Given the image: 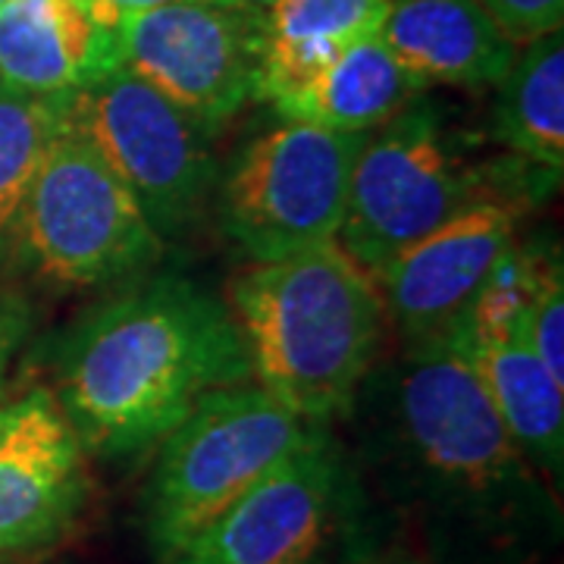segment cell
<instances>
[{"instance_id": "6da1fadb", "label": "cell", "mask_w": 564, "mask_h": 564, "mask_svg": "<svg viewBox=\"0 0 564 564\" xmlns=\"http://www.w3.org/2000/svg\"><path fill=\"white\" fill-rule=\"evenodd\" d=\"M248 377L229 307L195 282L161 276L73 329L57 402L85 452L132 455L161 443L207 392Z\"/></svg>"}, {"instance_id": "7a4b0ae2", "label": "cell", "mask_w": 564, "mask_h": 564, "mask_svg": "<svg viewBox=\"0 0 564 564\" xmlns=\"http://www.w3.org/2000/svg\"><path fill=\"white\" fill-rule=\"evenodd\" d=\"M383 295L336 239L261 261L229 285L251 377L304 421L345 411L380 348Z\"/></svg>"}, {"instance_id": "3957f363", "label": "cell", "mask_w": 564, "mask_h": 564, "mask_svg": "<svg viewBox=\"0 0 564 564\" xmlns=\"http://www.w3.org/2000/svg\"><path fill=\"white\" fill-rule=\"evenodd\" d=\"M395 421L411 484L445 518L524 545L555 505L514 445L474 367L445 336H426L395 383Z\"/></svg>"}, {"instance_id": "277c9868", "label": "cell", "mask_w": 564, "mask_h": 564, "mask_svg": "<svg viewBox=\"0 0 564 564\" xmlns=\"http://www.w3.org/2000/svg\"><path fill=\"white\" fill-rule=\"evenodd\" d=\"M317 433L261 386L207 392L161 440L148 486V543L163 564Z\"/></svg>"}, {"instance_id": "5b68a950", "label": "cell", "mask_w": 564, "mask_h": 564, "mask_svg": "<svg viewBox=\"0 0 564 564\" xmlns=\"http://www.w3.org/2000/svg\"><path fill=\"white\" fill-rule=\"evenodd\" d=\"M489 195L502 192L486 188L462 139L433 107L411 101L364 139L336 242L377 276L402 248Z\"/></svg>"}, {"instance_id": "8992f818", "label": "cell", "mask_w": 564, "mask_h": 564, "mask_svg": "<svg viewBox=\"0 0 564 564\" xmlns=\"http://www.w3.org/2000/svg\"><path fill=\"white\" fill-rule=\"evenodd\" d=\"M13 248L41 280L79 289L144 270L161 254V236L117 173L63 132L25 195Z\"/></svg>"}, {"instance_id": "52a82bcc", "label": "cell", "mask_w": 564, "mask_h": 564, "mask_svg": "<svg viewBox=\"0 0 564 564\" xmlns=\"http://www.w3.org/2000/svg\"><path fill=\"white\" fill-rule=\"evenodd\" d=\"M364 139L282 120L248 141L220 185L223 232L254 263L336 239Z\"/></svg>"}, {"instance_id": "ba28073f", "label": "cell", "mask_w": 564, "mask_h": 564, "mask_svg": "<svg viewBox=\"0 0 564 564\" xmlns=\"http://www.w3.org/2000/svg\"><path fill=\"white\" fill-rule=\"evenodd\" d=\"M63 120L135 195L158 236L182 229L214 188L210 132L126 69L63 95Z\"/></svg>"}, {"instance_id": "9c48e42d", "label": "cell", "mask_w": 564, "mask_h": 564, "mask_svg": "<svg viewBox=\"0 0 564 564\" xmlns=\"http://www.w3.org/2000/svg\"><path fill=\"white\" fill-rule=\"evenodd\" d=\"M120 69L148 82L214 135L258 98L261 17L214 0H180L117 25Z\"/></svg>"}, {"instance_id": "30bf717a", "label": "cell", "mask_w": 564, "mask_h": 564, "mask_svg": "<svg viewBox=\"0 0 564 564\" xmlns=\"http://www.w3.org/2000/svg\"><path fill=\"white\" fill-rule=\"evenodd\" d=\"M339 521V467L317 433L166 564H323Z\"/></svg>"}, {"instance_id": "8fae6325", "label": "cell", "mask_w": 564, "mask_h": 564, "mask_svg": "<svg viewBox=\"0 0 564 564\" xmlns=\"http://www.w3.org/2000/svg\"><path fill=\"white\" fill-rule=\"evenodd\" d=\"M85 499V445L57 395L0 399V558L57 543Z\"/></svg>"}, {"instance_id": "7c38bea8", "label": "cell", "mask_w": 564, "mask_h": 564, "mask_svg": "<svg viewBox=\"0 0 564 564\" xmlns=\"http://www.w3.org/2000/svg\"><path fill=\"white\" fill-rule=\"evenodd\" d=\"M521 214L524 202L489 195L402 248L377 273L392 317L417 339L445 333L518 242Z\"/></svg>"}, {"instance_id": "4fadbf2b", "label": "cell", "mask_w": 564, "mask_h": 564, "mask_svg": "<svg viewBox=\"0 0 564 564\" xmlns=\"http://www.w3.org/2000/svg\"><path fill=\"white\" fill-rule=\"evenodd\" d=\"M120 69L117 25L88 0H10L0 10V85L57 98Z\"/></svg>"}, {"instance_id": "5bb4252c", "label": "cell", "mask_w": 564, "mask_h": 564, "mask_svg": "<svg viewBox=\"0 0 564 564\" xmlns=\"http://www.w3.org/2000/svg\"><path fill=\"white\" fill-rule=\"evenodd\" d=\"M380 39L423 88L499 85L518 54L480 0H392Z\"/></svg>"}, {"instance_id": "9a60e30c", "label": "cell", "mask_w": 564, "mask_h": 564, "mask_svg": "<svg viewBox=\"0 0 564 564\" xmlns=\"http://www.w3.org/2000/svg\"><path fill=\"white\" fill-rule=\"evenodd\" d=\"M392 0H276L261 17L258 98L276 104L321 76L351 44L383 32Z\"/></svg>"}, {"instance_id": "2e32d148", "label": "cell", "mask_w": 564, "mask_h": 564, "mask_svg": "<svg viewBox=\"0 0 564 564\" xmlns=\"http://www.w3.org/2000/svg\"><path fill=\"white\" fill-rule=\"evenodd\" d=\"M462 351L484 383L496 414L524 458L545 474H562L564 386L552 380L524 339H458L440 333Z\"/></svg>"}, {"instance_id": "e0dca14e", "label": "cell", "mask_w": 564, "mask_h": 564, "mask_svg": "<svg viewBox=\"0 0 564 564\" xmlns=\"http://www.w3.org/2000/svg\"><path fill=\"white\" fill-rule=\"evenodd\" d=\"M421 82L392 57L380 35L351 44L302 91L276 101L282 120L367 135L421 95Z\"/></svg>"}, {"instance_id": "ac0fdd59", "label": "cell", "mask_w": 564, "mask_h": 564, "mask_svg": "<svg viewBox=\"0 0 564 564\" xmlns=\"http://www.w3.org/2000/svg\"><path fill=\"white\" fill-rule=\"evenodd\" d=\"M496 139L524 163L562 176L564 166V41L549 32L514 54L496 104Z\"/></svg>"}, {"instance_id": "d6986e66", "label": "cell", "mask_w": 564, "mask_h": 564, "mask_svg": "<svg viewBox=\"0 0 564 564\" xmlns=\"http://www.w3.org/2000/svg\"><path fill=\"white\" fill-rule=\"evenodd\" d=\"M63 132V95L44 98L0 85V258L13 248L25 195Z\"/></svg>"}, {"instance_id": "ffe728a7", "label": "cell", "mask_w": 564, "mask_h": 564, "mask_svg": "<svg viewBox=\"0 0 564 564\" xmlns=\"http://www.w3.org/2000/svg\"><path fill=\"white\" fill-rule=\"evenodd\" d=\"M549 258H540L514 242L492 267V273L464 307V314L445 333L458 339H521L530 302L543 280Z\"/></svg>"}, {"instance_id": "44dd1931", "label": "cell", "mask_w": 564, "mask_h": 564, "mask_svg": "<svg viewBox=\"0 0 564 564\" xmlns=\"http://www.w3.org/2000/svg\"><path fill=\"white\" fill-rule=\"evenodd\" d=\"M521 339L552 373V380L564 386V280L562 263L552 258L545 263L543 280L530 302Z\"/></svg>"}, {"instance_id": "7402d4cb", "label": "cell", "mask_w": 564, "mask_h": 564, "mask_svg": "<svg viewBox=\"0 0 564 564\" xmlns=\"http://www.w3.org/2000/svg\"><path fill=\"white\" fill-rule=\"evenodd\" d=\"M484 10L502 25L511 41H533L549 32H562L564 0H480Z\"/></svg>"}, {"instance_id": "603a6c76", "label": "cell", "mask_w": 564, "mask_h": 564, "mask_svg": "<svg viewBox=\"0 0 564 564\" xmlns=\"http://www.w3.org/2000/svg\"><path fill=\"white\" fill-rule=\"evenodd\" d=\"M104 20L120 25V20L126 17H135V13H144V10H158V7H166V3H180V0H88Z\"/></svg>"}, {"instance_id": "cb8c5ba5", "label": "cell", "mask_w": 564, "mask_h": 564, "mask_svg": "<svg viewBox=\"0 0 564 564\" xmlns=\"http://www.w3.org/2000/svg\"><path fill=\"white\" fill-rule=\"evenodd\" d=\"M20 317L13 311H7L0 304V386H3V373H7V364L13 358V348L20 343Z\"/></svg>"}, {"instance_id": "d4e9b609", "label": "cell", "mask_w": 564, "mask_h": 564, "mask_svg": "<svg viewBox=\"0 0 564 564\" xmlns=\"http://www.w3.org/2000/svg\"><path fill=\"white\" fill-rule=\"evenodd\" d=\"M214 3H223V7L239 10V13H248V17H263L276 0H214Z\"/></svg>"}, {"instance_id": "484cf974", "label": "cell", "mask_w": 564, "mask_h": 564, "mask_svg": "<svg viewBox=\"0 0 564 564\" xmlns=\"http://www.w3.org/2000/svg\"><path fill=\"white\" fill-rule=\"evenodd\" d=\"M7 3H10V0H0V10H3V7H7Z\"/></svg>"}]
</instances>
